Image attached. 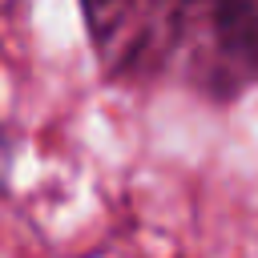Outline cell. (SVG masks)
Segmentation results:
<instances>
[{
	"mask_svg": "<svg viewBox=\"0 0 258 258\" xmlns=\"http://www.w3.org/2000/svg\"><path fill=\"white\" fill-rule=\"evenodd\" d=\"M4 169H8V137L0 129V185H4Z\"/></svg>",
	"mask_w": 258,
	"mask_h": 258,
	"instance_id": "1",
	"label": "cell"
}]
</instances>
